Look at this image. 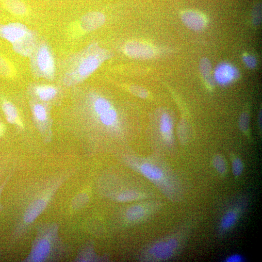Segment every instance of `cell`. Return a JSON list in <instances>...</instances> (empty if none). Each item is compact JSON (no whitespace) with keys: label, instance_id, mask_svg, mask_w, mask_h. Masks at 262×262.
<instances>
[{"label":"cell","instance_id":"obj_1","mask_svg":"<svg viewBox=\"0 0 262 262\" xmlns=\"http://www.w3.org/2000/svg\"><path fill=\"white\" fill-rule=\"evenodd\" d=\"M68 177V173H60L31 182L22 189L17 198L9 248L25 238Z\"/></svg>","mask_w":262,"mask_h":262},{"label":"cell","instance_id":"obj_2","mask_svg":"<svg viewBox=\"0 0 262 262\" xmlns=\"http://www.w3.org/2000/svg\"><path fill=\"white\" fill-rule=\"evenodd\" d=\"M113 56L112 52L97 42L89 44L61 61L59 64L61 82L66 86L81 83Z\"/></svg>","mask_w":262,"mask_h":262},{"label":"cell","instance_id":"obj_3","mask_svg":"<svg viewBox=\"0 0 262 262\" xmlns=\"http://www.w3.org/2000/svg\"><path fill=\"white\" fill-rule=\"evenodd\" d=\"M60 225L57 222H41L34 224L35 235L30 250L22 262H61L71 252L70 246L59 235Z\"/></svg>","mask_w":262,"mask_h":262},{"label":"cell","instance_id":"obj_4","mask_svg":"<svg viewBox=\"0 0 262 262\" xmlns=\"http://www.w3.org/2000/svg\"><path fill=\"white\" fill-rule=\"evenodd\" d=\"M0 38L10 43L16 53L27 57L33 52L40 38L36 31L17 22L0 23Z\"/></svg>","mask_w":262,"mask_h":262},{"label":"cell","instance_id":"obj_5","mask_svg":"<svg viewBox=\"0 0 262 262\" xmlns=\"http://www.w3.org/2000/svg\"><path fill=\"white\" fill-rule=\"evenodd\" d=\"M86 103L92 117L101 127L115 133L120 131L119 115L109 100L99 95L90 93L87 97Z\"/></svg>","mask_w":262,"mask_h":262},{"label":"cell","instance_id":"obj_6","mask_svg":"<svg viewBox=\"0 0 262 262\" xmlns=\"http://www.w3.org/2000/svg\"><path fill=\"white\" fill-rule=\"evenodd\" d=\"M29 58L31 71L33 77L49 81L54 80L56 63L52 50L47 41L39 38Z\"/></svg>","mask_w":262,"mask_h":262},{"label":"cell","instance_id":"obj_7","mask_svg":"<svg viewBox=\"0 0 262 262\" xmlns=\"http://www.w3.org/2000/svg\"><path fill=\"white\" fill-rule=\"evenodd\" d=\"M130 163L136 170L151 181L159 185H166V174L160 166L144 160H131Z\"/></svg>","mask_w":262,"mask_h":262},{"label":"cell","instance_id":"obj_8","mask_svg":"<svg viewBox=\"0 0 262 262\" xmlns=\"http://www.w3.org/2000/svg\"><path fill=\"white\" fill-rule=\"evenodd\" d=\"M33 122L45 138H49L51 133L50 116L48 107L45 102L33 100L31 102Z\"/></svg>","mask_w":262,"mask_h":262},{"label":"cell","instance_id":"obj_9","mask_svg":"<svg viewBox=\"0 0 262 262\" xmlns=\"http://www.w3.org/2000/svg\"><path fill=\"white\" fill-rule=\"evenodd\" d=\"M123 49L127 56L138 60L151 59L157 56L159 53L156 47L140 41L128 42L124 45Z\"/></svg>","mask_w":262,"mask_h":262},{"label":"cell","instance_id":"obj_10","mask_svg":"<svg viewBox=\"0 0 262 262\" xmlns=\"http://www.w3.org/2000/svg\"><path fill=\"white\" fill-rule=\"evenodd\" d=\"M28 90L33 100L43 102L52 100L59 93L56 86L46 84H33L30 85Z\"/></svg>","mask_w":262,"mask_h":262},{"label":"cell","instance_id":"obj_11","mask_svg":"<svg viewBox=\"0 0 262 262\" xmlns=\"http://www.w3.org/2000/svg\"><path fill=\"white\" fill-rule=\"evenodd\" d=\"M0 7L18 18L28 17L31 13L30 7L24 0H0Z\"/></svg>","mask_w":262,"mask_h":262},{"label":"cell","instance_id":"obj_12","mask_svg":"<svg viewBox=\"0 0 262 262\" xmlns=\"http://www.w3.org/2000/svg\"><path fill=\"white\" fill-rule=\"evenodd\" d=\"M105 21L106 17L104 14L98 11H91L81 17L79 24L81 30L87 33L99 28Z\"/></svg>","mask_w":262,"mask_h":262},{"label":"cell","instance_id":"obj_13","mask_svg":"<svg viewBox=\"0 0 262 262\" xmlns=\"http://www.w3.org/2000/svg\"><path fill=\"white\" fill-rule=\"evenodd\" d=\"M239 76L238 70L227 63L219 65L215 68L213 79L220 85H227L237 79Z\"/></svg>","mask_w":262,"mask_h":262},{"label":"cell","instance_id":"obj_14","mask_svg":"<svg viewBox=\"0 0 262 262\" xmlns=\"http://www.w3.org/2000/svg\"><path fill=\"white\" fill-rule=\"evenodd\" d=\"M182 22L189 29L194 31H201L207 24V18L203 14L196 11L188 10L181 15Z\"/></svg>","mask_w":262,"mask_h":262},{"label":"cell","instance_id":"obj_15","mask_svg":"<svg viewBox=\"0 0 262 262\" xmlns=\"http://www.w3.org/2000/svg\"><path fill=\"white\" fill-rule=\"evenodd\" d=\"M159 130L163 141L168 146L174 141L173 121L169 113L163 112L159 119Z\"/></svg>","mask_w":262,"mask_h":262},{"label":"cell","instance_id":"obj_16","mask_svg":"<svg viewBox=\"0 0 262 262\" xmlns=\"http://www.w3.org/2000/svg\"><path fill=\"white\" fill-rule=\"evenodd\" d=\"M175 250L167 240L159 241L152 245L148 249V253L155 259L165 260L173 255Z\"/></svg>","mask_w":262,"mask_h":262},{"label":"cell","instance_id":"obj_17","mask_svg":"<svg viewBox=\"0 0 262 262\" xmlns=\"http://www.w3.org/2000/svg\"><path fill=\"white\" fill-rule=\"evenodd\" d=\"M1 108L8 123L23 128V124L19 117L17 108L12 102L7 100H3L1 104Z\"/></svg>","mask_w":262,"mask_h":262},{"label":"cell","instance_id":"obj_18","mask_svg":"<svg viewBox=\"0 0 262 262\" xmlns=\"http://www.w3.org/2000/svg\"><path fill=\"white\" fill-rule=\"evenodd\" d=\"M95 251L93 243L88 241L79 249L73 262H96L99 260Z\"/></svg>","mask_w":262,"mask_h":262},{"label":"cell","instance_id":"obj_19","mask_svg":"<svg viewBox=\"0 0 262 262\" xmlns=\"http://www.w3.org/2000/svg\"><path fill=\"white\" fill-rule=\"evenodd\" d=\"M147 209L141 204H136L128 208L124 213L126 220L129 222L135 223L142 220L147 216Z\"/></svg>","mask_w":262,"mask_h":262},{"label":"cell","instance_id":"obj_20","mask_svg":"<svg viewBox=\"0 0 262 262\" xmlns=\"http://www.w3.org/2000/svg\"><path fill=\"white\" fill-rule=\"evenodd\" d=\"M144 197V195L141 192L135 190L127 189L116 193L114 198L118 202H127L138 200Z\"/></svg>","mask_w":262,"mask_h":262},{"label":"cell","instance_id":"obj_21","mask_svg":"<svg viewBox=\"0 0 262 262\" xmlns=\"http://www.w3.org/2000/svg\"><path fill=\"white\" fill-rule=\"evenodd\" d=\"M199 70L207 85L212 87L214 84V79L212 77V65L210 60L206 58L202 59L199 63Z\"/></svg>","mask_w":262,"mask_h":262},{"label":"cell","instance_id":"obj_22","mask_svg":"<svg viewBox=\"0 0 262 262\" xmlns=\"http://www.w3.org/2000/svg\"><path fill=\"white\" fill-rule=\"evenodd\" d=\"M14 66L10 61L5 56L0 54V75L10 78L14 75Z\"/></svg>","mask_w":262,"mask_h":262},{"label":"cell","instance_id":"obj_23","mask_svg":"<svg viewBox=\"0 0 262 262\" xmlns=\"http://www.w3.org/2000/svg\"><path fill=\"white\" fill-rule=\"evenodd\" d=\"M89 201L87 193L81 192L77 194L72 199L71 206L74 210H79L84 207Z\"/></svg>","mask_w":262,"mask_h":262},{"label":"cell","instance_id":"obj_24","mask_svg":"<svg viewBox=\"0 0 262 262\" xmlns=\"http://www.w3.org/2000/svg\"><path fill=\"white\" fill-rule=\"evenodd\" d=\"M237 219V214L233 211H230L226 213L223 216L220 227L222 229L226 230L230 229L235 223Z\"/></svg>","mask_w":262,"mask_h":262},{"label":"cell","instance_id":"obj_25","mask_svg":"<svg viewBox=\"0 0 262 262\" xmlns=\"http://www.w3.org/2000/svg\"><path fill=\"white\" fill-rule=\"evenodd\" d=\"M213 164L215 169L221 174H225L227 166L224 158L220 155H215L213 159Z\"/></svg>","mask_w":262,"mask_h":262},{"label":"cell","instance_id":"obj_26","mask_svg":"<svg viewBox=\"0 0 262 262\" xmlns=\"http://www.w3.org/2000/svg\"><path fill=\"white\" fill-rule=\"evenodd\" d=\"M129 90L132 94L141 98H146L149 95L147 90L140 85H131Z\"/></svg>","mask_w":262,"mask_h":262},{"label":"cell","instance_id":"obj_27","mask_svg":"<svg viewBox=\"0 0 262 262\" xmlns=\"http://www.w3.org/2000/svg\"><path fill=\"white\" fill-rule=\"evenodd\" d=\"M249 115L246 112L241 114L239 118L238 125L240 130L244 132L248 131L249 127Z\"/></svg>","mask_w":262,"mask_h":262},{"label":"cell","instance_id":"obj_28","mask_svg":"<svg viewBox=\"0 0 262 262\" xmlns=\"http://www.w3.org/2000/svg\"><path fill=\"white\" fill-rule=\"evenodd\" d=\"M231 168L232 173L235 176H240L244 169V165L242 160L239 158L234 159L231 163Z\"/></svg>","mask_w":262,"mask_h":262},{"label":"cell","instance_id":"obj_29","mask_svg":"<svg viewBox=\"0 0 262 262\" xmlns=\"http://www.w3.org/2000/svg\"><path fill=\"white\" fill-rule=\"evenodd\" d=\"M243 61L245 64L250 68H253L256 66V58L251 55H245L243 56Z\"/></svg>","mask_w":262,"mask_h":262},{"label":"cell","instance_id":"obj_30","mask_svg":"<svg viewBox=\"0 0 262 262\" xmlns=\"http://www.w3.org/2000/svg\"><path fill=\"white\" fill-rule=\"evenodd\" d=\"M260 8L255 9L252 16V22L254 25H258L261 21V14Z\"/></svg>","mask_w":262,"mask_h":262},{"label":"cell","instance_id":"obj_31","mask_svg":"<svg viewBox=\"0 0 262 262\" xmlns=\"http://www.w3.org/2000/svg\"><path fill=\"white\" fill-rule=\"evenodd\" d=\"M243 260V258L241 255L234 254L228 257L225 261L226 262H241Z\"/></svg>","mask_w":262,"mask_h":262},{"label":"cell","instance_id":"obj_32","mask_svg":"<svg viewBox=\"0 0 262 262\" xmlns=\"http://www.w3.org/2000/svg\"><path fill=\"white\" fill-rule=\"evenodd\" d=\"M186 124H185L183 121L179 125V131H181L180 132V134H182L180 138L182 140V141H186V135H187V128H186Z\"/></svg>","mask_w":262,"mask_h":262},{"label":"cell","instance_id":"obj_33","mask_svg":"<svg viewBox=\"0 0 262 262\" xmlns=\"http://www.w3.org/2000/svg\"><path fill=\"white\" fill-rule=\"evenodd\" d=\"M10 178H11V174L8 175L6 178V179L4 180V181L0 185V212L3 209V208L2 205L0 203L1 196L3 191V190L5 187L6 186L8 181L10 180ZM0 254H1V252L0 250Z\"/></svg>","mask_w":262,"mask_h":262},{"label":"cell","instance_id":"obj_34","mask_svg":"<svg viewBox=\"0 0 262 262\" xmlns=\"http://www.w3.org/2000/svg\"><path fill=\"white\" fill-rule=\"evenodd\" d=\"M5 131V127L4 125L0 121V137L3 134Z\"/></svg>","mask_w":262,"mask_h":262},{"label":"cell","instance_id":"obj_35","mask_svg":"<svg viewBox=\"0 0 262 262\" xmlns=\"http://www.w3.org/2000/svg\"><path fill=\"white\" fill-rule=\"evenodd\" d=\"M258 122L260 128L262 127V112H260V114L258 117Z\"/></svg>","mask_w":262,"mask_h":262}]
</instances>
